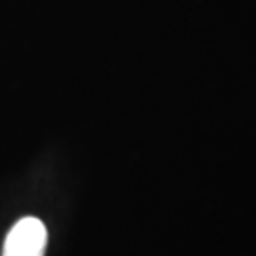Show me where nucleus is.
Masks as SVG:
<instances>
[{
	"label": "nucleus",
	"instance_id": "nucleus-1",
	"mask_svg": "<svg viewBox=\"0 0 256 256\" xmlns=\"http://www.w3.org/2000/svg\"><path fill=\"white\" fill-rule=\"evenodd\" d=\"M48 245V230L42 220L25 216L10 230L2 256H44Z\"/></svg>",
	"mask_w": 256,
	"mask_h": 256
}]
</instances>
